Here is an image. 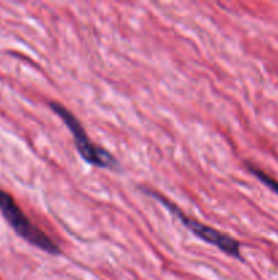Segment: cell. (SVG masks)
Wrapping results in <instances>:
<instances>
[{
  "instance_id": "cell-1",
  "label": "cell",
  "mask_w": 278,
  "mask_h": 280,
  "mask_svg": "<svg viewBox=\"0 0 278 280\" xmlns=\"http://www.w3.org/2000/svg\"><path fill=\"white\" fill-rule=\"evenodd\" d=\"M49 107L69 127V130L73 134L74 141H75L77 151L79 152L83 160L87 161L89 164L96 165L98 168H116L118 167L119 163L114 157V155L109 151L98 147L91 141L81 122L67 107H64L58 101H49Z\"/></svg>"
},
{
  "instance_id": "cell-2",
  "label": "cell",
  "mask_w": 278,
  "mask_h": 280,
  "mask_svg": "<svg viewBox=\"0 0 278 280\" xmlns=\"http://www.w3.org/2000/svg\"><path fill=\"white\" fill-rule=\"evenodd\" d=\"M0 211L6 217L7 223L26 242L53 256H59L62 253L59 245L49 235H46L41 228L33 224L32 220L23 213L22 209L15 202L13 196L5 190H0Z\"/></svg>"
},
{
  "instance_id": "cell-3",
  "label": "cell",
  "mask_w": 278,
  "mask_h": 280,
  "mask_svg": "<svg viewBox=\"0 0 278 280\" xmlns=\"http://www.w3.org/2000/svg\"><path fill=\"white\" fill-rule=\"evenodd\" d=\"M145 192L149 196H153L155 200L162 202L165 207L168 208L169 211L172 212L179 220L182 221L183 224L186 225L191 232H194L198 238H201L202 241H205V242L210 245H214L219 250H223L225 254H228L231 257L240 258V244L237 242L236 239L232 238L231 235L219 232L218 230H215L213 227H209V225L203 224V223L195 220L192 217H188L184 212H182V209H179L174 202L169 201L168 198L162 196V194L157 193V192L150 190V189H145Z\"/></svg>"
},
{
  "instance_id": "cell-4",
  "label": "cell",
  "mask_w": 278,
  "mask_h": 280,
  "mask_svg": "<svg viewBox=\"0 0 278 280\" xmlns=\"http://www.w3.org/2000/svg\"><path fill=\"white\" fill-rule=\"evenodd\" d=\"M247 168L252 172V174L255 175L256 178L260 180V182H263L267 188H270L271 190H273L274 193L278 194V180L274 179V178H271L270 175H267L266 172H263L262 170H259V168H256V167H254L252 164H248L247 163Z\"/></svg>"
}]
</instances>
